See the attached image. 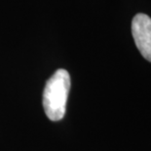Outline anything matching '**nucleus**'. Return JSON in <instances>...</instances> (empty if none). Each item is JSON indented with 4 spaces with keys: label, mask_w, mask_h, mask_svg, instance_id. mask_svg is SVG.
Returning <instances> with one entry per match:
<instances>
[{
    "label": "nucleus",
    "mask_w": 151,
    "mask_h": 151,
    "mask_svg": "<svg viewBox=\"0 0 151 151\" xmlns=\"http://www.w3.org/2000/svg\"><path fill=\"white\" fill-rule=\"evenodd\" d=\"M132 34L137 49L151 62V18L142 13L137 14L132 22Z\"/></svg>",
    "instance_id": "obj_2"
},
{
    "label": "nucleus",
    "mask_w": 151,
    "mask_h": 151,
    "mask_svg": "<svg viewBox=\"0 0 151 151\" xmlns=\"http://www.w3.org/2000/svg\"><path fill=\"white\" fill-rule=\"evenodd\" d=\"M70 90V76L65 69H59L48 80L43 91V108L51 121L65 117L66 102Z\"/></svg>",
    "instance_id": "obj_1"
}]
</instances>
